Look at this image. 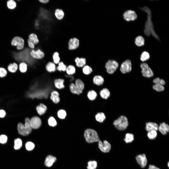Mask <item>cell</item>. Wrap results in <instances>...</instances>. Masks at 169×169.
<instances>
[{
	"label": "cell",
	"instance_id": "7",
	"mask_svg": "<svg viewBox=\"0 0 169 169\" xmlns=\"http://www.w3.org/2000/svg\"><path fill=\"white\" fill-rule=\"evenodd\" d=\"M118 66V62L116 61L113 60H108L105 65L107 72L110 74L113 73L116 70Z\"/></svg>",
	"mask_w": 169,
	"mask_h": 169
},
{
	"label": "cell",
	"instance_id": "55",
	"mask_svg": "<svg viewBox=\"0 0 169 169\" xmlns=\"http://www.w3.org/2000/svg\"><path fill=\"white\" fill-rule=\"evenodd\" d=\"M49 0H38V1L40 3L44 4H46L49 1Z\"/></svg>",
	"mask_w": 169,
	"mask_h": 169
},
{
	"label": "cell",
	"instance_id": "40",
	"mask_svg": "<svg viewBox=\"0 0 169 169\" xmlns=\"http://www.w3.org/2000/svg\"><path fill=\"white\" fill-rule=\"evenodd\" d=\"M28 65L26 63L21 62L19 65V69L20 71L22 73H25L27 70Z\"/></svg>",
	"mask_w": 169,
	"mask_h": 169
},
{
	"label": "cell",
	"instance_id": "54",
	"mask_svg": "<svg viewBox=\"0 0 169 169\" xmlns=\"http://www.w3.org/2000/svg\"><path fill=\"white\" fill-rule=\"evenodd\" d=\"M148 169H160L154 165H150Z\"/></svg>",
	"mask_w": 169,
	"mask_h": 169
},
{
	"label": "cell",
	"instance_id": "9",
	"mask_svg": "<svg viewBox=\"0 0 169 169\" xmlns=\"http://www.w3.org/2000/svg\"><path fill=\"white\" fill-rule=\"evenodd\" d=\"M98 146L100 151L104 153H109L111 149V144L106 140H104L103 142L100 140L98 142Z\"/></svg>",
	"mask_w": 169,
	"mask_h": 169
},
{
	"label": "cell",
	"instance_id": "8",
	"mask_svg": "<svg viewBox=\"0 0 169 169\" xmlns=\"http://www.w3.org/2000/svg\"><path fill=\"white\" fill-rule=\"evenodd\" d=\"M12 46H16L18 50L23 49L24 46L25 41L22 37L19 36H16L12 39L11 43Z\"/></svg>",
	"mask_w": 169,
	"mask_h": 169
},
{
	"label": "cell",
	"instance_id": "13",
	"mask_svg": "<svg viewBox=\"0 0 169 169\" xmlns=\"http://www.w3.org/2000/svg\"><path fill=\"white\" fill-rule=\"evenodd\" d=\"M124 19L127 21H134L137 18V15L135 12L131 10L126 11L123 14Z\"/></svg>",
	"mask_w": 169,
	"mask_h": 169
},
{
	"label": "cell",
	"instance_id": "20",
	"mask_svg": "<svg viewBox=\"0 0 169 169\" xmlns=\"http://www.w3.org/2000/svg\"><path fill=\"white\" fill-rule=\"evenodd\" d=\"M158 130L162 134L165 135L169 132V126L167 124L163 122L158 126Z\"/></svg>",
	"mask_w": 169,
	"mask_h": 169
},
{
	"label": "cell",
	"instance_id": "34",
	"mask_svg": "<svg viewBox=\"0 0 169 169\" xmlns=\"http://www.w3.org/2000/svg\"><path fill=\"white\" fill-rule=\"evenodd\" d=\"M28 38L33 42L35 46L38 45L39 42L37 35L34 33H31L28 35Z\"/></svg>",
	"mask_w": 169,
	"mask_h": 169
},
{
	"label": "cell",
	"instance_id": "1",
	"mask_svg": "<svg viewBox=\"0 0 169 169\" xmlns=\"http://www.w3.org/2000/svg\"><path fill=\"white\" fill-rule=\"evenodd\" d=\"M139 8L142 11L147 14V18L145 24V28L144 32L145 35L147 36L151 34L156 39L160 41L159 38L156 34L154 29L153 24L151 20V12L150 9L147 6L140 8Z\"/></svg>",
	"mask_w": 169,
	"mask_h": 169
},
{
	"label": "cell",
	"instance_id": "25",
	"mask_svg": "<svg viewBox=\"0 0 169 169\" xmlns=\"http://www.w3.org/2000/svg\"><path fill=\"white\" fill-rule=\"evenodd\" d=\"M94 83L98 86L102 85L104 83V79L100 75H96L94 76L93 78Z\"/></svg>",
	"mask_w": 169,
	"mask_h": 169
},
{
	"label": "cell",
	"instance_id": "52",
	"mask_svg": "<svg viewBox=\"0 0 169 169\" xmlns=\"http://www.w3.org/2000/svg\"><path fill=\"white\" fill-rule=\"evenodd\" d=\"M27 42L29 48L31 49L35 48V46L31 40L28 38L27 39Z\"/></svg>",
	"mask_w": 169,
	"mask_h": 169
},
{
	"label": "cell",
	"instance_id": "53",
	"mask_svg": "<svg viewBox=\"0 0 169 169\" xmlns=\"http://www.w3.org/2000/svg\"><path fill=\"white\" fill-rule=\"evenodd\" d=\"M6 113L5 111L4 110H0V117L3 118L5 116Z\"/></svg>",
	"mask_w": 169,
	"mask_h": 169
},
{
	"label": "cell",
	"instance_id": "27",
	"mask_svg": "<svg viewBox=\"0 0 169 169\" xmlns=\"http://www.w3.org/2000/svg\"><path fill=\"white\" fill-rule=\"evenodd\" d=\"M56 70L60 72H65L67 65L62 61H61L57 65Z\"/></svg>",
	"mask_w": 169,
	"mask_h": 169
},
{
	"label": "cell",
	"instance_id": "45",
	"mask_svg": "<svg viewBox=\"0 0 169 169\" xmlns=\"http://www.w3.org/2000/svg\"><path fill=\"white\" fill-rule=\"evenodd\" d=\"M150 58L149 54L146 51L143 52L141 54L140 57V60L142 61H144L148 60Z\"/></svg>",
	"mask_w": 169,
	"mask_h": 169
},
{
	"label": "cell",
	"instance_id": "30",
	"mask_svg": "<svg viewBox=\"0 0 169 169\" xmlns=\"http://www.w3.org/2000/svg\"><path fill=\"white\" fill-rule=\"evenodd\" d=\"M47 109L46 106L42 104H40L36 108V110L38 113L40 115L44 114Z\"/></svg>",
	"mask_w": 169,
	"mask_h": 169
},
{
	"label": "cell",
	"instance_id": "3",
	"mask_svg": "<svg viewBox=\"0 0 169 169\" xmlns=\"http://www.w3.org/2000/svg\"><path fill=\"white\" fill-rule=\"evenodd\" d=\"M25 121L24 125L21 123H19L17 125V129L19 134L24 136L29 134L31 132L32 129L30 119L28 118H26Z\"/></svg>",
	"mask_w": 169,
	"mask_h": 169
},
{
	"label": "cell",
	"instance_id": "36",
	"mask_svg": "<svg viewBox=\"0 0 169 169\" xmlns=\"http://www.w3.org/2000/svg\"><path fill=\"white\" fill-rule=\"evenodd\" d=\"M144 39L142 36H139L136 37L135 41L136 45L138 46H141L144 44Z\"/></svg>",
	"mask_w": 169,
	"mask_h": 169
},
{
	"label": "cell",
	"instance_id": "18",
	"mask_svg": "<svg viewBox=\"0 0 169 169\" xmlns=\"http://www.w3.org/2000/svg\"><path fill=\"white\" fill-rule=\"evenodd\" d=\"M57 159L55 157L51 155H49L46 157L44 164L46 167H50L52 166L56 161Z\"/></svg>",
	"mask_w": 169,
	"mask_h": 169
},
{
	"label": "cell",
	"instance_id": "56",
	"mask_svg": "<svg viewBox=\"0 0 169 169\" xmlns=\"http://www.w3.org/2000/svg\"><path fill=\"white\" fill-rule=\"evenodd\" d=\"M167 166L168 167H169V162H168L167 163Z\"/></svg>",
	"mask_w": 169,
	"mask_h": 169
},
{
	"label": "cell",
	"instance_id": "37",
	"mask_svg": "<svg viewBox=\"0 0 169 169\" xmlns=\"http://www.w3.org/2000/svg\"><path fill=\"white\" fill-rule=\"evenodd\" d=\"M97 96L96 92L93 90L89 91L87 94V96L90 100L93 101L95 100Z\"/></svg>",
	"mask_w": 169,
	"mask_h": 169
},
{
	"label": "cell",
	"instance_id": "35",
	"mask_svg": "<svg viewBox=\"0 0 169 169\" xmlns=\"http://www.w3.org/2000/svg\"><path fill=\"white\" fill-rule=\"evenodd\" d=\"M96 120L100 123H102L105 120L106 116L104 113L102 112L97 113L95 115Z\"/></svg>",
	"mask_w": 169,
	"mask_h": 169
},
{
	"label": "cell",
	"instance_id": "50",
	"mask_svg": "<svg viewBox=\"0 0 169 169\" xmlns=\"http://www.w3.org/2000/svg\"><path fill=\"white\" fill-rule=\"evenodd\" d=\"M8 137L7 136L4 134H2L0 135V143L2 144H4L6 143L8 141Z\"/></svg>",
	"mask_w": 169,
	"mask_h": 169
},
{
	"label": "cell",
	"instance_id": "46",
	"mask_svg": "<svg viewBox=\"0 0 169 169\" xmlns=\"http://www.w3.org/2000/svg\"><path fill=\"white\" fill-rule=\"evenodd\" d=\"M153 82L155 84H159L163 86L165 84V82L162 79H160L159 77L154 79L153 80Z\"/></svg>",
	"mask_w": 169,
	"mask_h": 169
},
{
	"label": "cell",
	"instance_id": "10",
	"mask_svg": "<svg viewBox=\"0 0 169 169\" xmlns=\"http://www.w3.org/2000/svg\"><path fill=\"white\" fill-rule=\"evenodd\" d=\"M140 67L142 69L141 72L143 76L148 78H150L153 76V73L147 64L142 63L141 64Z\"/></svg>",
	"mask_w": 169,
	"mask_h": 169
},
{
	"label": "cell",
	"instance_id": "11",
	"mask_svg": "<svg viewBox=\"0 0 169 169\" xmlns=\"http://www.w3.org/2000/svg\"><path fill=\"white\" fill-rule=\"evenodd\" d=\"M135 159L138 164L142 168L145 167L147 163V159L145 154H139L135 157Z\"/></svg>",
	"mask_w": 169,
	"mask_h": 169
},
{
	"label": "cell",
	"instance_id": "23",
	"mask_svg": "<svg viewBox=\"0 0 169 169\" xmlns=\"http://www.w3.org/2000/svg\"><path fill=\"white\" fill-rule=\"evenodd\" d=\"M74 84L80 93H81L84 87V83L81 79H78L75 80Z\"/></svg>",
	"mask_w": 169,
	"mask_h": 169
},
{
	"label": "cell",
	"instance_id": "33",
	"mask_svg": "<svg viewBox=\"0 0 169 169\" xmlns=\"http://www.w3.org/2000/svg\"><path fill=\"white\" fill-rule=\"evenodd\" d=\"M22 141L19 138L15 139L14 140V148L15 150H18L20 149L22 146Z\"/></svg>",
	"mask_w": 169,
	"mask_h": 169
},
{
	"label": "cell",
	"instance_id": "19",
	"mask_svg": "<svg viewBox=\"0 0 169 169\" xmlns=\"http://www.w3.org/2000/svg\"><path fill=\"white\" fill-rule=\"evenodd\" d=\"M50 99L54 103H58L60 101L59 94L57 90H52L50 93Z\"/></svg>",
	"mask_w": 169,
	"mask_h": 169
},
{
	"label": "cell",
	"instance_id": "41",
	"mask_svg": "<svg viewBox=\"0 0 169 169\" xmlns=\"http://www.w3.org/2000/svg\"><path fill=\"white\" fill-rule=\"evenodd\" d=\"M7 5L8 8L11 10L14 9L16 6V2L13 0H10L8 1L7 2Z\"/></svg>",
	"mask_w": 169,
	"mask_h": 169
},
{
	"label": "cell",
	"instance_id": "4",
	"mask_svg": "<svg viewBox=\"0 0 169 169\" xmlns=\"http://www.w3.org/2000/svg\"><path fill=\"white\" fill-rule=\"evenodd\" d=\"M84 136L86 141L88 143L98 142L100 140L96 131L92 129H86L85 131Z\"/></svg>",
	"mask_w": 169,
	"mask_h": 169
},
{
	"label": "cell",
	"instance_id": "42",
	"mask_svg": "<svg viewBox=\"0 0 169 169\" xmlns=\"http://www.w3.org/2000/svg\"><path fill=\"white\" fill-rule=\"evenodd\" d=\"M83 73L86 75H88L91 73L92 71V69L91 67L88 65L84 66L82 69Z\"/></svg>",
	"mask_w": 169,
	"mask_h": 169
},
{
	"label": "cell",
	"instance_id": "14",
	"mask_svg": "<svg viewBox=\"0 0 169 169\" xmlns=\"http://www.w3.org/2000/svg\"><path fill=\"white\" fill-rule=\"evenodd\" d=\"M65 80L62 78H56L53 81V84L55 88L59 90H61L65 88Z\"/></svg>",
	"mask_w": 169,
	"mask_h": 169
},
{
	"label": "cell",
	"instance_id": "48",
	"mask_svg": "<svg viewBox=\"0 0 169 169\" xmlns=\"http://www.w3.org/2000/svg\"><path fill=\"white\" fill-rule=\"evenodd\" d=\"M66 114L65 111L63 110H60L58 112V117L61 119H63L65 118Z\"/></svg>",
	"mask_w": 169,
	"mask_h": 169
},
{
	"label": "cell",
	"instance_id": "24",
	"mask_svg": "<svg viewBox=\"0 0 169 169\" xmlns=\"http://www.w3.org/2000/svg\"><path fill=\"white\" fill-rule=\"evenodd\" d=\"M74 61L77 66L79 67H83L85 65L86 60L84 58L76 57Z\"/></svg>",
	"mask_w": 169,
	"mask_h": 169
},
{
	"label": "cell",
	"instance_id": "32",
	"mask_svg": "<svg viewBox=\"0 0 169 169\" xmlns=\"http://www.w3.org/2000/svg\"><path fill=\"white\" fill-rule=\"evenodd\" d=\"M98 166L97 161L95 160H90L88 161L87 163V169H96Z\"/></svg>",
	"mask_w": 169,
	"mask_h": 169
},
{
	"label": "cell",
	"instance_id": "47",
	"mask_svg": "<svg viewBox=\"0 0 169 169\" xmlns=\"http://www.w3.org/2000/svg\"><path fill=\"white\" fill-rule=\"evenodd\" d=\"M154 89L158 92H161L163 91L165 89L163 86L159 84L154 85L153 87Z\"/></svg>",
	"mask_w": 169,
	"mask_h": 169
},
{
	"label": "cell",
	"instance_id": "26",
	"mask_svg": "<svg viewBox=\"0 0 169 169\" xmlns=\"http://www.w3.org/2000/svg\"><path fill=\"white\" fill-rule=\"evenodd\" d=\"M52 61L56 65H57L61 61L59 53L58 51L54 52L52 54Z\"/></svg>",
	"mask_w": 169,
	"mask_h": 169
},
{
	"label": "cell",
	"instance_id": "29",
	"mask_svg": "<svg viewBox=\"0 0 169 169\" xmlns=\"http://www.w3.org/2000/svg\"><path fill=\"white\" fill-rule=\"evenodd\" d=\"M76 72V68L74 65H69L67 66L65 72L66 74L73 75Z\"/></svg>",
	"mask_w": 169,
	"mask_h": 169
},
{
	"label": "cell",
	"instance_id": "38",
	"mask_svg": "<svg viewBox=\"0 0 169 169\" xmlns=\"http://www.w3.org/2000/svg\"><path fill=\"white\" fill-rule=\"evenodd\" d=\"M69 87L70 92L72 93L78 95L81 94L76 87L74 83L73 82L70 83Z\"/></svg>",
	"mask_w": 169,
	"mask_h": 169
},
{
	"label": "cell",
	"instance_id": "16",
	"mask_svg": "<svg viewBox=\"0 0 169 169\" xmlns=\"http://www.w3.org/2000/svg\"><path fill=\"white\" fill-rule=\"evenodd\" d=\"M41 119L37 116L34 117L30 120V124L32 129H38L41 126Z\"/></svg>",
	"mask_w": 169,
	"mask_h": 169
},
{
	"label": "cell",
	"instance_id": "44",
	"mask_svg": "<svg viewBox=\"0 0 169 169\" xmlns=\"http://www.w3.org/2000/svg\"><path fill=\"white\" fill-rule=\"evenodd\" d=\"M35 147L34 143L30 141L27 142L25 144V148L26 150L28 151H31L33 150Z\"/></svg>",
	"mask_w": 169,
	"mask_h": 169
},
{
	"label": "cell",
	"instance_id": "22",
	"mask_svg": "<svg viewBox=\"0 0 169 169\" xmlns=\"http://www.w3.org/2000/svg\"><path fill=\"white\" fill-rule=\"evenodd\" d=\"M54 14L55 18L59 20L62 19L65 15L64 12L63 10L61 9L58 8L55 10Z\"/></svg>",
	"mask_w": 169,
	"mask_h": 169
},
{
	"label": "cell",
	"instance_id": "31",
	"mask_svg": "<svg viewBox=\"0 0 169 169\" xmlns=\"http://www.w3.org/2000/svg\"><path fill=\"white\" fill-rule=\"evenodd\" d=\"M8 69L10 72L15 73L17 70L18 68L17 64L15 62L10 64L8 66Z\"/></svg>",
	"mask_w": 169,
	"mask_h": 169
},
{
	"label": "cell",
	"instance_id": "21",
	"mask_svg": "<svg viewBox=\"0 0 169 169\" xmlns=\"http://www.w3.org/2000/svg\"><path fill=\"white\" fill-rule=\"evenodd\" d=\"M158 125L156 123L152 122H148L146 124L145 129L148 131L152 130L157 131L158 130Z\"/></svg>",
	"mask_w": 169,
	"mask_h": 169
},
{
	"label": "cell",
	"instance_id": "51",
	"mask_svg": "<svg viewBox=\"0 0 169 169\" xmlns=\"http://www.w3.org/2000/svg\"><path fill=\"white\" fill-rule=\"evenodd\" d=\"M7 72L4 68L0 67V77L3 78L5 77L7 75Z\"/></svg>",
	"mask_w": 169,
	"mask_h": 169
},
{
	"label": "cell",
	"instance_id": "43",
	"mask_svg": "<svg viewBox=\"0 0 169 169\" xmlns=\"http://www.w3.org/2000/svg\"><path fill=\"white\" fill-rule=\"evenodd\" d=\"M157 135L156 131L155 130H152L148 131L147 134L148 137L150 140L155 139L157 137Z\"/></svg>",
	"mask_w": 169,
	"mask_h": 169
},
{
	"label": "cell",
	"instance_id": "5",
	"mask_svg": "<svg viewBox=\"0 0 169 169\" xmlns=\"http://www.w3.org/2000/svg\"><path fill=\"white\" fill-rule=\"evenodd\" d=\"M113 124L117 129L120 131H123L127 128L128 122L127 118L125 116L122 115L114 120Z\"/></svg>",
	"mask_w": 169,
	"mask_h": 169
},
{
	"label": "cell",
	"instance_id": "12",
	"mask_svg": "<svg viewBox=\"0 0 169 169\" xmlns=\"http://www.w3.org/2000/svg\"><path fill=\"white\" fill-rule=\"evenodd\" d=\"M120 69L121 72L123 74L131 71L132 64L131 61L127 59L123 62L121 65Z\"/></svg>",
	"mask_w": 169,
	"mask_h": 169
},
{
	"label": "cell",
	"instance_id": "49",
	"mask_svg": "<svg viewBox=\"0 0 169 169\" xmlns=\"http://www.w3.org/2000/svg\"><path fill=\"white\" fill-rule=\"evenodd\" d=\"M49 125L51 126L54 127L56 126L57 123L55 119L52 117H50L48 120Z\"/></svg>",
	"mask_w": 169,
	"mask_h": 169
},
{
	"label": "cell",
	"instance_id": "2",
	"mask_svg": "<svg viewBox=\"0 0 169 169\" xmlns=\"http://www.w3.org/2000/svg\"><path fill=\"white\" fill-rule=\"evenodd\" d=\"M31 49L29 48L26 47L19 52L12 51V56L16 61L19 62H25L27 63L28 65L31 66L32 59H33L30 54Z\"/></svg>",
	"mask_w": 169,
	"mask_h": 169
},
{
	"label": "cell",
	"instance_id": "6",
	"mask_svg": "<svg viewBox=\"0 0 169 169\" xmlns=\"http://www.w3.org/2000/svg\"><path fill=\"white\" fill-rule=\"evenodd\" d=\"M30 54L31 57L36 60H41L45 57L44 52L39 47L35 45L34 49H31Z\"/></svg>",
	"mask_w": 169,
	"mask_h": 169
},
{
	"label": "cell",
	"instance_id": "28",
	"mask_svg": "<svg viewBox=\"0 0 169 169\" xmlns=\"http://www.w3.org/2000/svg\"><path fill=\"white\" fill-rule=\"evenodd\" d=\"M100 95L102 98L107 99L110 96V93L109 90L107 88H104L100 91Z\"/></svg>",
	"mask_w": 169,
	"mask_h": 169
},
{
	"label": "cell",
	"instance_id": "39",
	"mask_svg": "<svg viewBox=\"0 0 169 169\" xmlns=\"http://www.w3.org/2000/svg\"><path fill=\"white\" fill-rule=\"evenodd\" d=\"M134 139L133 134L131 133H128L126 134L124 140L126 143H128L132 142Z\"/></svg>",
	"mask_w": 169,
	"mask_h": 169
},
{
	"label": "cell",
	"instance_id": "15",
	"mask_svg": "<svg viewBox=\"0 0 169 169\" xmlns=\"http://www.w3.org/2000/svg\"><path fill=\"white\" fill-rule=\"evenodd\" d=\"M68 44V49L69 50H75L79 46V41L76 38H71L69 40Z\"/></svg>",
	"mask_w": 169,
	"mask_h": 169
},
{
	"label": "cell",
	"instance_id": "17",
	"mask_svg": "<svg viewBox=\"0 0 169 169\" xmlns=\"http://www.w3.org/2000/svg\"><path fill=\"white\" fill-rule=\"evenodd\" d=\"M57 65L52 61H49L45 65V69L48 73H54L56 70Z\"/></svg>",
	"mask_w": 169,
	"mask_h": 169
}]
</instances>
